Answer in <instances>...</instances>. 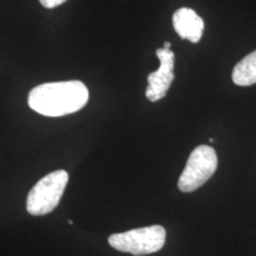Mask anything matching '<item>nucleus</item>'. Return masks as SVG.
<instances>
[{
	"mask_svg": "<svg viewBox=\"0 0 256 256\" xmlns=\"http://www.w3.org/2000/svg\"><path fill=\"white\" fill-rule=\"evenodd\" d=\"M66 2V0H40V4L46 8H57V6L62 5L63 2Z\"/></svg>",
	"mask_w": 256,
	"mask_h": 256,
	"instance_id": "6e6552de",
	"label": "nucleus"
},
{
	"mask_svg": "<svg viewBox=\"0 0 256 256\" xmlns=\"http://www.w3.org/2000/svg\"><path fill=\"white\" fill-rule=\"evenodd\" d=\"M89 90L81 81L50 82L37 86L28 98V107L44 116H63L82 110Z\"/></svg>",
	"mask_w": 256,
	"mask_h": 256,
	"instance_id": "f257e3e1",
	"label": "nucleus"
},
{
	"mask_svg": "<svg viewBox=\"0 0 256 256\" xmlns=\"http://www.w3.org/2000/svg\"><path fill=\"white\" fill-rule=\"evenodd\" d=\"M165 241L166 230L162 226L132 229L124 232L113 234L108 238L110 247L136 256L148 255L159 252L164 247Z\"/></svg>",
	"mask_w": 256,
	"mask_h": 256,
	"instance_id": "7ed1b4c3",
	"label": "nucleus"
},
{
	"mask_svg": "<svg viewBox=\"0 0 256 256\" xmlns=\"http://www.w3.org/2000/svg\"><path fill=\"white\" fill-rule=\"evenodd\" d=\"M160 66L154 72L147 78L146 98L151 102H156L164 98L174 80V52L171 50V43L165 42L164 48L156 49Z\"/></svg>",
	"mask_w": 256,
	"mask_h": 256,
	"instance_id": "39448f33",
	"label": "nucleus"
},
{
	"mask_svg": "<svg viewBox=\"0 0 256 256\" xmlns=\"http://www.w3.org/2000/svg\"><path fill=\"white\" fill-rule=\"evenodd\" d=\"M172 24L182 40L198 43L204 32V22L192 8H182L172 17Z\"/></svg>",
	"mask_w": 256,
	"mask_h": 256,
	"instance_id": "423d86ee",
	"label": "nucleus"
},
{
	"mask_svg": "<svg viewBox=\"0 0 256 256\" xmlns=\"http://www.w3.org/2000/svg\"><path fill=\"white\" fill-rule=\"evenodd\" d=\"M232 82L236 86L248 87L256 83V50L236 64L232 70Z\"/></svg>",
	"mask_w": 256,
	"mask_h": 256,
	"instance_id": "0eeeda50",
	"label": "nucleus"
},
{
	"mask_svg": "<svg viewBox=\"0 0 256 256\" xmlns=\"http://www.w3.org/2000/svg\"><path fill=\"white\" fill-rule=\"evenodd\" d=\"M218 166L217 153L211 146L196 147L188 156L186 166L178 180L182 192H194L212 177Z\"/></svg>",
	"mask_w": 256,
	"mask_h": 256,
	"instance_id": "20e7f679",
	"label": "nucleus"
},
{
	"mask_svg": "<svg viewBox=\"0 0 256 256\" xmlns=\"http://www.w3.org/2000/svg\"><path fill=\"white\" fill-rule=\"evenodd\" d=\"M69 180L64 170L50 172L31 188L28 194L26 209L32 216H43L54 211L60 204Z\"/></svg>",
	"mask_w": 256,
	"mask_h": 256,
	"instance_id": "f03ea898",
	"label": "nucleus"
}]
</instances>
